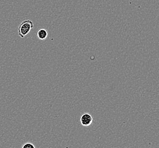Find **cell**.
Returning <instances> with one entry per match:
<instances>
[{
    "mask_svg": "<svg viewBox=\"0 0 159 148\" xmlns=\"http://www.w3.org/2000/svg\"><path fill=\"white\" fill-rule=\"evenodd\" d=\"M34 26V23L31 20L26 19L23 21L18 27V35L19 37L23 38L27 34H29Z\"/></svg>",
    "mask_w": 159,
    "mask_h": 148,
    "instance_id": "obj_1",
    "label": "cell"
},
{
    "mask_svg": "<svg viewBox=\"0 0 159 148\" xmlns=\"http://www.w3.org/2000/svg\"><path fill=\"white\" fill-rule=\"evenodd\" d=\"M92 116L89 113H84L80 117V121L83 126H89L93 122Z\"/></svg>",
    "mask_w": 159,
    "mask_h": 148,
    "instance_id": "obj_2",
    "label": "cell"
},
{
    "mask_svg": "<svg viewBox=\"0 0 159 148\" xmlns=\"http://www.w3.org/2000/svg\"><path fill=\"white\" fill-rule=\"evenodd\" d=\"M37 36L39 39H40L42 41H44L45 39L47 38V37H48V31L45 29H40L38 32Z\"/></svg>",
    "mask_w": 159,
    "mask_h": 148,
    "instance_id": "obj_3",
    "label": "cell"
},
{
    "mask_svg": "<svg viewBox=\"0 0 159 148\" xmlns=\"http://www.w3.org/2000/svg\"><path fill=\"white\" fill-rule=\"evenodd\" d=\"M22 148H36L35 145H34L32 143L30 142H27L23 145Z\"/></svg>",
    "mask_w": 159,
    "mask_h": 148,
    "instance_id": "obj_4",
    "label": "cell"
}]
</instances>
